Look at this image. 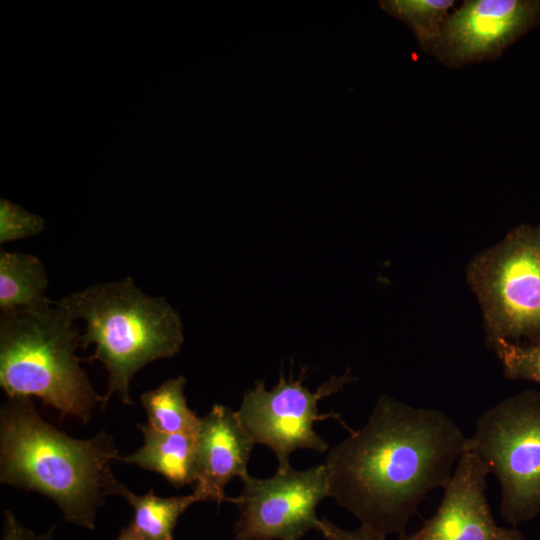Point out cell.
<instances>
[{"label": "cell", "instance_id": "obj_1", "mask_svg": "<svg viewBox=\"0 0 540 540\" xmlns=\"http://www.w3.org/2000/svg\"><path fill=\"white\" fill-rule=\"evenodd\" d=\"M467 439L444 411L382 395L365 425L328 451L329 497L361 527L400 536L426 496L446 486Z\"/></svg>", "mask_w": 540, "mask_h": 540}, {"label": "cell", "instance_id": "obj_2", "mask_svg": "<svg viewBox=\"0 0 540 540\" xmlns=\"http://www.w3.org/2000/svg\"><path fill=\"white\" fill-rule=\"evenodd\" d=\"M105 431L75 439L41 418L29 397L9 398L0 411V481L53 500L68 522L95 527L96 510L119 482V460Z\"/></svg>", "mask_w": 540, "mask_h": 540}, {"label": "cell", "instance_id": "obj_3", "mask_svg": "<svg viewBox=\"0 0 540 540\" xmlns=\"http://www.w3.org/2000/svg\"><path fill=\"white\" fill-rule=\"evenodd\" d=\"M53 302L86 324L81 347L96 346L86 360L100 361L108 373L104 407L114 393L124 404H133L134 375L154 360L175 356L184 340L177 311L165 298L147 295L129 276L89 285Z\"/></svg>", "mask_w": 540, "mask_h": 540}, {"label": "cell", "instance_id": "obj_4", "mask_svg": "<svg viewBox=\"0 0 540 540\" xmlns=\"http://www.w3.org/2000/svg\"><path fill=\"white\" fill-rule=\"evenodd\" d=\"M52 301L1 312L0 386L9 396H36L61 418L86 423L104 396L92 387L75 352L81 333Z\"/></svg>", "mask_w": 540, "mask_h": 540}, {"label": "cell", "instance_id": "obj_5", "mask_svg": "<svg viewBox=\"0 0 540 540\" xmlns=\"http://www.w3.org/2000/svg\"><path fill=\"white\" fill-rule=\"evenodd\" d=\"M465 450L497 477L507 523L516 526L540 513V389L524 390L486 410Z\"/></svg>", "mask_w": 540, "mask_h": 540}, {"label": "cell", "instance_id": "obj_6", "mask_svg": "<svg viewBox=\"0 0 540 540\" xmlns=\"http://www.w3.org/2000/svg\"><path fill=\"white\" fill-rule=\"evenodd\" d=\"M467 279L482 308L489 344L540 341V225H520L479 253Z\"/></svg>", "mask_w": 540, "mask_h": 540}, {"label": "cell", "instance_id": "obj_7", "mask_svg": "<svg viewBox=\"0 0 540 540\" xmlns=\"http://www.w3.org/2000/svg\"><path fill=\"white\" fill-rule=\"evenodd\" d=\"M304 371L298 380H286L282 372L278 383L266 390L264 381L255 382L243 397L237 416L244 430L254 441L271 448L278 468L290 466L289 456L297 449L328 450L327 442L317 435L313 423L326 418L340 420L338 414H319L318 402L355 380L347 371L332 376L315 392L302 384Z\"/></svg>", "mask_w": 540, "mask_h": 540}, {"label": "cell", "instance_id": "obj_8", "mask_svg": "<svg viewBox=\"0 0 540 540\" xmlns=\"http://www.w3.org/2000/svg\"><path fill=\"white\" fill-rule=\"evenodd\" d=\"M243 491L233 497L239 509L234 540H300L318 530V504L329 497L324 464L305 470L277 468L269 478L249 474Z\"/></svg>", "mask_w": 540, "mask_h": 540}, {"label": "cell", "instance_id": "obj_9", "mask_svg": "<svg viewBox=\"0 0 540 540\" xmlns=\"http://www.w3.org/2000/svg\"><path fill=\"white\" fill-rule=\"evenodd\" d=\"M540 23V0H466L451 12L430 54L449 68L496 60Z\"/></svg>", "mask_w": 540, "mask_h": 540}, {"label": "cell", "instance_id": "obj_10", "mask_svg": "<svg viewBox=\"0 0 540 540\" xmlns=\"http://www.w3.org/2000/svg\"><path fill=\"white\" fill-rule=\"evenodd\" d=\"M488 465L465 450L458 459L435 514L398 540H526L516 528L496 524L486 498Z\"/></svg>", "mask_w": 540, "mask_h": 540}, {"label": "cell", "instance_id": "obj_11", "mask_svg": "<svg viewBox=\"0 0 540 540\" xmlns=\"http://www.w3.org/2000/svg\"><path fill=\"white\" fill-rule=\"evenodd\" d=\"M254 441L231 408L214 404L200 420L196 437L194 492L200 501L233 503L225 487L234 477L248 475L247 465Z\"/></svg>", "mask_w": 540, "mask_h": 540}, {"label": "cell", "instance_id": "obj_12", "mask_svg": "<svg viewBox=\"0 0 540 540\" xmlns=\"http://www.w3.org/2000/svg\"><path fill=\"white\" fill-rule=\"evenodd\" d=\"M144 444L119 460L161 474L175 488L195 482L196 437L165 433L138 424Z\"/></svg>", "mask_w": 540, "mask_h": 540}, {"label": "cell", "instance_id": "obj_13", "mask_svg": "<svg viewBox=\"0 0 540 540\" xmlns=\"http://www.w3.org/2000/svg\"><path fill=\"white\" fill-rule=\"evenodd\" d=\"M41 260L28 253L0 250V311L51 303Z\"/></svg>", "mask_w": 540, "mask_h": 540}, {"label": "cell", "instance_id": "obj_14", "mask_svg": "<svg viewBox=\"0 0 540 540\" xmlns=\"http://www.w3.org/2000/svg\"><path fill=\"white\" fill-rule=\"evenodd\" d=\"M114 494L122 496L134 509L131 522L145 540H173L180 516L200 499L195 493L185 496L158 497L152 490L144 495L131 492L120 481Z\"/></svg>", "mask_w": 540, "mask_h": 540}, {"label": "cell", "instance_id": "obj_15", "mask_svg": "<svg viewBox=\"0 0 540 540\" xmlns=\"http://www.w3.org/2000/svg\"><path fill=\"white\" fill-rule=\"evenodd\" d=\"M185 384V378L179 375L140 396L150 427L165 433L197 437L201 417L187 405Z\"/></svg>", "mask_w": 540, "mask_h": 540}, {"label": "cell", "instance_id": "obj_16", "mask_svg": "<svg viewBox=\"0 0 540 540\" xmlns=\"http://www.w3.org/2000/svg\"><path fill=\"white\" fill-rule=\"evenodd\" d=\"M454 0H383L379 6L413 31L421 49L430 53L439 40Z\"/></svg>", "mask_w": 540, "mask_h": 540}, {"label": "cell", "instance_id": "obj_17", "mask_svg": "<svg viewBox=\"0 0 540 540\" xmlns=\"http://www.w3.org/2000/svg\"><path fill=\"white\" fill-rule=\"evenodd\" d=\"M503 368L513 380H527L540 386V341L528 345L498 339L490 343Z\"/></svg>", "mask_w": 540, "mask_h": 540}, {"label": "cell", "instance_id": "obj_18", "mask_svg": "<svg viewBox=\"0 0 540 540\" xmlns=\"http://www.w3.org/2000/svg\"><path fill=\"white\" fill-rule=\"evenodd\" d=\"M44 227L41 216L7 199H0V244L37 236Z\"/></svg>", "mask_w": 540, "mask_h": 540}, {"label": "cell", "instance_id": "obj_19", "mask_svg": "<svg viewBox=\"0 0 540 540\" xmlns=\"http://www.w3.org/2000/svg\"><path fill=\"white\" fill-rule=\"evenodd\" d=\"M318 531H320L327 540H386L385 537L361 526L358 529L351 531L341 529L326 518L320 519Z\"/></svg>", "mask_w": 540, "mask_h": 540}, {"label": "cell", "instance_id": "obj_20", "mask_svg": "<svg viewBox=\"0 0 540 540\" xmlns=\"http://www.w3.org/2000/svg\"><path fill=\"white\" fill-rule=\"evenodd\" d=\"M2 540H53V529L45 534H35L21 525L11 511H5Z\"/></svg>", "mask_w": 540, "mask_h": 540}, {"label": "cell", "instance_id": "obj_21", "mask_svg": "<svg viewBox=\"0 0 540 540\" xmlns=\"http://www.w3.org/2000/svg\"><path fill=\"white\" fill-rule=\"evenodd\" d=\"M116 540H145V539L135 529L132 523H130L127 527L121 530V533L119 534Z\"/></svg>", "mask_w": 540, "mask_h": 540}]
</instances>
